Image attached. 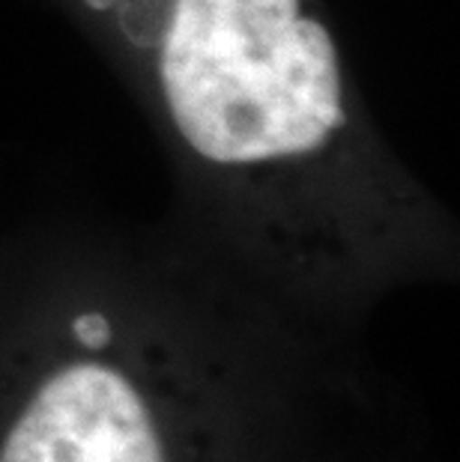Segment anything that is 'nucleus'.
<instances>
[{"mask_svg":"<svg viewBox=\"0 0 460 462\" xmlns=\"http://www.w3.org/2000/svg\"><path fill=\"white\" fill-rule=\"evenodd\" d=\"M159 132L177 191L254 242L353 257L439 221L361 102L326 0H52Z\"/></svg>","mask_w":460,"mask_h":462,"instance_id":"nucleus-1","label":"nucleus"},{"mask_svg":"<svg viewBox=\"0 0 460 462\" xmlns=\"http://www.w3.org/2000/svg\"><path fill=\"white\" fill-rule=\"evenodd\" d=\"M105 340L72 337L81 358L39 379L0 462H164L150 402L132 373L105 358Z\"/></svg>","mask_w":460,"mask_h":462,"instance_id":"nucleus-2","label":"nucleus"}]
</instances>
